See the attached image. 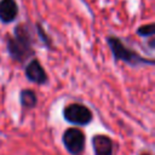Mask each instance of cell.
<instances>
[{"label":"cell","mask_w":155,"mask_h":155,"mask_svg":"<svg viewBox=\"0 0 155 155\" xmlns=\"http://www.w3.org/2000/svg\"><path fill=\"white\" fill-rule=\"evenodd\" d=\"M5 42L8 57L18 64L27 63L35 54L34 38L28 23H18L13 28L12 34L5 36Z\"/></svg>","instance_id":"cell-1"},{"label":"cell","mask_w":155,"mask_h":155,"mask_svg":"<svg viewBox=\"0 0 155 155\" xmlns=\"http://www.w3.org/2000/svg\"><path fill=\"white\" fill-rule=\"evenodd\" d=\"M105 41L113 54L114 62H124L125 64L133 67V68L144 67V65L153 67L155 64V61L153 58L143 57L136 50L128 47L119 36L108 35Z\"/></svg>","instance_id":"cell-2"},{"label":"cell","mask_w":155,"mask_h":155,"mask_svg":"<svg viewBox=\"0 0 155 155\" xmlns=\"http://www.w3.org/2000/svg\"><path fill=\"white\" fill-rule=\"evenodd\" d=\"M62 116L64 121L75 126H87L93 121L92 110L87 105L79 102H73L64 105Z\"/></svg>","instance_id":"cell-3"},{"label":"cell","mask_w":155,"mask_h":155,"mask_svg":"<svg viewBox=\"0 0 155 155\" xmlns=\"http://www.w3.org/2000/svg\"><path fill=\"white\" fill-rule=\"evenodd\" d=\"M62 143L70 155H82L86 147L85 132L78 126L68 127L62 134Z\"/></svg>","instance_id":"cell-4"},{"label":"cell","mask_w":155,"mask_h":155,"mask_svg":"<svg viewBox=\"0 0 155 155\" xmlns=\"http://www.w3.org/2000/svg\"><path fill=\"white\" fill-rule=\"evenodd\" d=\"M24 75L28 81L36 85H46L48 81V75L38 58H31L27 62L24 67Z\"/></svg>","instance_id":"cell-5"},{"label":"cell","mask_w":155,"mask_h":155,"mask_svg":"<svg viewBox=\"0 0 155 155\" xmlns=\"http://www.w3.org/2000/svg\"><path fill=\"white\" fill-rule=\"evenodd\" d=\"M91 147L93 155H113L114 154V142L113 139L102 133H96L91 138Z\"/></svg>","instance_id":"cell-6"},{"label":"cell","mask_w":155,"mask_h":155,"mask_svg":"<svg viewBox=\"0 0 155 155\" xmlns=\"http://www.w3.org/2000/svg\"><path fill=\"white\" fill-rule=\"evenodd\" d=\"M19 13L16 0H0V22L2 24L13 23Z\"/></svg>","instance_id":"cell-7"},{"label":"cell","mask_w":155,"mask_h":155,"mask_svg":"<svg viewBox=\"0 0 155 155\" xmlns=\"http://www.w3.org/2000/svg\"><path fill=\"white\" fill-rule=\"evenodd\" d=\"M19 104H21L22 111L34 109L38 105L36 92L31 88H22L19 92Z\"/></svg>","instance_id":"cell-8"},{"label":"cell","mask_w":155,"mask_h":155,"mask_svg":"<svg viewBox=\"0 0 155 155\" xmlns=\"http://www.w3.org/2000/svg\"><path fill=\"white\" fill-rule=\"evenodd\" d=\"M35 31H36V35L39 38V41L48 50H52L53 48V41H52V38L47 34V31L44 29L42 24L40 22H36L35 23Z\"/></svg>","instance_id":"cell-9"},{"label":"cell","mask_w":155,"mask_h":155,"mask_svg":"<svg viewBox=\"0 0 155 155\" xmlns=\"http://www.w3.org/2000/svg\"><path fill=\"white\" fill-rule=\"evenodd\" d=\"M136 34L140 38L148 39L151 36H155V24L154 23H149V24H143L140 27L137 28Z\"/></svg>","instance_id":"cell-10"},{"label":"cell","mask_w":155,"mask_h":155,"mask_svg":"<svg viewBox=\"0 0 155 155\" xmlns=\"http://www.w3.org/2000/svg\"><path fill=\"white\" fill-rule=\"evenodd\" d=\"M149 40H148V46L151 48V50H154L155 48V36H151V38H148Z\"/></svg>","instance_id":"cell-11"},{"label":"cell","mask_w":155,"mask_h":155,"mask_svg":"<svg viewBox=\"0 0 155 155\" xmlns=\"http://www.w3.org/2000/svg\"><path fill=\"white\" fill-rule=\"evenodd\" d=\"M138 155H151L149 151H143V153H140V154H138Z\"/></svg>","instance_id":"cell-12"},{"label":"cell","mask_w":155,"mask_h":155,"mask_svg":"<svg viewBox=\"0 0 155 155\" xmlns=\"http://www.w3.org/2000/svg\"><path fill=\"white\" fill-rule=\"evenodd\" d=\"M0 61H1V58H0Z\"/></svg>","instance_id":"cell-13"}]
</instances>
